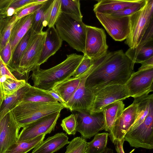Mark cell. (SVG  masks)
I'll list each match as a JSON object with an SVG mask.
<instances>
[{"label":"cell","instance_id":"obj_27","mask_svg":"<svg viewBox=\"0 0 153 153\" xmlns=\"http://www.w3.org/2000/svg\"><path fill=\"white\" fill-rule=\"evenodd\" d=\"M32 30L31 28L16 46L11 59L7 67L12 73L17 67L26 49L31 35Z\"/></svg>","mask_w":153,"mask_h":153},{"label":"cell","instance_id":"obj_39","mask_svg":"<svg viewBox=\"0 0 153 153\" xmlns=\"http://www.w3.org/2000/svg\"><path fill=\"white\" fill-rule=\"evenodd\" d=\"M45 2L43 3H35L22 9L15 14L16 20L17 21L22 17L34 13L42 7Z\"/></svg>","mask_w":153,"mask_h":153},{"label":"cell","instance_id":"obj_30","mask_svg":"<svg viewBox=\"0 0 153 153\" xmlns=\"http://www.w3.org/2000/svg\"><path fill=\"white\" fill-rule=\"evenodd\" d=\"M16 21L15 14L4 18L0 22V51L9 41L12 29Z\"/></svg>","mask_w":153,"mask_h":153},{"label":"cell","instance_id":"obj_15","mask_svg":"<svg viewBox=\"0 0 153 153\" xmlns=\"http://www.w3.org/2000/svg\"><path fill=\"white\" fill-rule=\"evenodd\" d=\"M137 110V105L133 101L131 104L124 108L114 122L108 136L114 144L117 141L124 138L135 120Z\"/></svg>","mask_w":153,"mask_h":153},{"label":"cell","instance_id":"obj_35","mask_svg":"<svg viewBox=\"0 0 153 153\" xmlns=\"http://www.w3.org/2000/svg\"><path fill=\"white\" fill-rule=\"evenodd\" d=\"M61 126L67 134L75 135L76 132V119L75 114H71L63 119Z\"/></svg>","mask_w":153,"mask_h":153},{"label":"cell","instance_id":"obj_32","mask_svg":"<svg viewBox=\"0 0 153 153\" xmlns=\"http://www.w3.org/2000/svg\"><path fill=\"white\" fill-rule=\"evenodd\" d=\"M61 13L76 16L82 19L79 0H61Z\"/></svg>","mask_w":153,"mask_h":153},{"label":"cell","instance_id":"obj_20","mask_svg":"<svg viewBox=\"0 0 153 153\" xmlns=\"http://www.w3.org/2000/svg\"><path fill=\"white\" fill-rule=\"evenodd\" d=\"M143 0H99L94 6L93 11L95 13L110 14L128 7L140 3Z\"/></svg>","mask_w":153,"mask_h":153},{"label":"cell","instance_id":"obj_26","mask_svg":"<svg viewBox=\"0 0 153 153\" xmlns=\"http://www.w3.org/2000/svg\"><path fill=\"white\" fill-rule=\"evenodd\" d=\"M134 98V102L137 106L136 119L128 130L136 128L143 122L148 114L149 103L153 98V95L146 94Z\"/></svg>","mask_w":153,"mask_h":153},{"label":"cell","instance_id":"obj_10","mask_svg":"<svg viewBox=\"0 0 153 153\" xmlns=\"http://www.w3.org/2000/svg\"><path fill=\"white\" fill-rule=\"evenodd\" d=\"M95 14L107 33L114 40L122 41L127 38L130 32L129 16L119 17L98 13Z\"/></svg>","mask_w":153,"mask_h":153},{"label":"cell","instance_id":"obj_21","mask_svg":"<svg viewBox=\"0 0 153 153\" xmlns=\"http://www.w3.org/2000/svg\"><path fill=\"white\" fill-rule=\"evenodd\" d=\"M53 1L47 0L34 13L31 28L35 33L42 32L44 27L48 26Z\"/></svg>","mask_w":153,"mask_h":153},{"label":"cell","instance_id":"obj_29","mask_svg":"<svg viewBox=\"0 0 153 153\" xmlns=\"http://www.w3.org/2000/svg\"><path fill=\"white\" fill-rule=\"evenodd\" d=\"M23 101L39 102H58L46 91L31 85L25 94Z\"/></svg>","mask_w":153,"mask_h":153},{"label":"cell","instance_id":"obj_49","mask_svg":"<svg viewBox=\"0 0 153 153\" xmlns=\"http://www.w3.org/2000/svg\"><path fill=\"white\" fill-rule=\"evenodd\" d=\"M101 153H114V152L111 149L106 147L104 151Z\"/></svg>","mask_w":153,"mask_h":153},{"label":"cell","instance_id":"obj_37","mask_svg":"<svg viewBox=\"0 0 153 153\" xmlns=\"http://www.w3.org/2000/svg\"><path fill=\"white\" fill-rule=\"evenodd\" d=\"M145 1V0H143V1L140 3L120 10L114 12L110 14L119 17L130 16L140 10L144 5Z\"/></svg>","mask_w":153,"mask_h":153},{"label":"cell","instance_id":"obj_47","mask_svg":"<svg viewBox=\"0 0 153 153\" xmlns=\"http://www.w3.org/2000/svg\"><path fill=\"white\" fill-rule=\"evenodd\" d=\"M4 99L3 92L2 84L0 82V108Z\"/></svg>","mask_w":153,"mask_h":153},{"label":"cell","instance_id":"obj_9","mask_svg":"<svg viewBox=\"0 0 153 153\" xmlns=\"http://www.w3.org/2000/svg\"><path fill=\"white\" fill-rule=\"evenodd\" d=\"M60 112L47 115L24 126L19 133L17 142L29 140L50 133L55 128Z\"/></svg>","mask_w":153,"mask_h":153},{"label":"cell","instance_id":"obj_34","mask_svg":"<svg viewBox=\"0 0 153 153\" xmlns=\"http://www.w3.org/2000/svg\"><path fill=\"white\" fill-rule=\"evenodd\" d=\"M65 153H87V142L81 137H76L69 142Z\"/></svg>","mask_w":153,"mask_h":153},{"label":"cell","instance_id":"obj_25","mask_svg":"<svg viewBox=\"0 0 153 153\" xmlns=\"http://www.w3.org/2000/svg\"><path fill=\"white\" fill-rule=\"evenodd\" d=\"M153 40L135 48H129L125 53L134 63H141L153 56Z\"/></svg>","mask_w":153,"mask_h":153},{"label":"cell","instance_id":"obj_8","mask_svg":"<svg viewBox=\"0 0 153 153\" xmlns=\"http://www.w3.org/2000/svg\"><path fill=\"white\" fill-rule=\"evenodd\" d=\"M77 112L75 114L76 131L80 133L82 138L90 139L104 129L105 120L102 110L93 113L88 111Z\"/></svg>","mask_w":153,"mask_h":153},{"label":"cell","instance_id":"obj_12","mask_svg":"<svg viewBox=\"0 0 153 153\" xmlns=\"http://www.w3.org/2000/svg\"><path fill=\"white\" fill-rule=\"evenodd\" d=\"M124 85H113L106 86L94 94L91 112L100 111L107 105L118 100H123L129 97Z\"/></svg>","mask_w":153,"mask_h":153},{"label":"cell","instance_id":"obj_28","mask_svg":"<svg viewBox=\"0 0 153 153\" xmlns=\"http://www.w3.org/2000/svg\"><path fill=\"white\" fill-rule=\"evenodd\" d=\"M45 135H41L29 140L17 142L11 146L4 153H27L42 142Z\"/></svg>","mask_w":153,"mask_h":153},{"label":"cell","instance_id":"obj_40","mask_svg":"<svg viewBox=\"0 0 153 153\" xmlns=\"http://www.w3.org/2000/svg\"><path fill=\"white\" fill-rule=\"evenodd\" d=\"M36 2H38L37 0H12L9 8L13 9L15 14L24 8Z\"/></svg>","mask_w":153,"mask_h":153},{"label":"cell","instance_id":"obj_41","mask_svg":"<svg viewBox=\"0 0 153 153\" xmlns=\"http://www.w3.org/2000/svg\"><path fill=\"white\" fill-rule=\"evenodd\" d=\"M0 56L7 66H8L12 56L11 46L9 40L0 51Z\"/></svg>","mask_w":153,"mask_h":153},{"label":"cell","instance_id":"obj_24","mask_svg":"<svg viewBox=\"0 0 153 153\" xmlns=\"http://www.w3.org/2000/svg\"><path fill=\"white\" fill-rule=\"evenodd\" d=\"M125 105L122 100L113 102L103 108L105 120L104 129L109 132L114 123L124 109Z\"/></svg>","mask_w":153,"mask_h":153},{"label":"cell","instance_id":"obj_11","mask_svg":"<svg viewBox=\"0 0 153 153\" xmlns=\"http://www.w3.org/2000/svg\"><path fill=\"white\" fill-rule=\"evenodd\" d=\"M104 30L87 25L85 51L84 55L92 59H96L108 51V46Z\"/></svg>","mask_w":153,"mask_h":153},{"label":"cell","instance_id":"obj_7","mask_svg":"<svg viewBox=\"0 0 153 153\" xmlns=\"http://www.w3.org/2000/svg\"><path fill=\"white\" fill-rule=\"evenodd\" d=\"M153 98L149 102V111L143 122L136 128L128 130L124 140L136 148H153Z\"/></svg>","mask_w":153,"mask_h":153},{"label":"cell","instance_id":"obj_22","mask_svg":"<svg viewBox=\"0 0 153 153\" xmlns=\"http://www.w3.org/2000/svg\"><path fill=\"white\" fill-rule=\"evenodd\" d=\"M31 85L28 82L13 94L5 98L0 108V121L8 112L23 101L25 94Z\"/></svg>","mask_w":153,"mask_h":153},{"label":"cell","instance_id":"obj_44","mask_svg":"<svg viewBox=\"0 0 153 153\" xmlns=\"http://www.w3.org/2000/svg\"><path fill=\"white\" fill-rule=\"evenodd\" d=\"M12 0H0V12L7 13L8 9Z\"/></svg>","mask_w":153,"mask_h":153},{"label":"cell","instance_id":"obj_16","mask_svg":"<svg viewBox=\"0 0 153 153\" xmlns=\"http://www.w3.org/2000/svg\"><path fill=\"white\" fill-rule=\"evenodd\" d=\"M21 128L16 121L11 111L0 121V153H4L17 142Z\"/></svg>","mask_w":153,"mask_h":153},{"label":"cell","instance_id":"obj_33","mask_svg":"<svg viewBox=\"0 0 153 153\" xmlns=\"http://www.w3.org/2000/svg\"><path fill=\"white\" fill-rule=\"evenodd\" d=\"M27 82L24 79H7L2 83L4 99L24 86Z\"/></svg>","mask_w":153,"mask_h":153},{"label":"cell","instance_id":"obj_48","mask_svg":"<svg viewBox=\"0 0 153 153\" xmlns=\"http://www.w3.org/2000/svg\"><path fill=\"white\" fill-rule=\"evenodd\" d=\"M7 17V13L0 12V22L4 19Z\"/></svg>","mask_w":153,"mask_h":153},{"label":"cell","instance_id":"obj_1","mask_svg":"<svg viewBox=\"0 0 153 153\" xmlns=\"http://www.w3.org/2000/svg\"><path fill=\"white\" fill-rule=\"evenodd\" d=\"M134 63L122 50L108 51L92 59L93 70L86 79L85 87L94 95L108 86L124 85L134 72Z\"/></svg>","mask_w":153,"mask_h":153},{"label":"cell","instance_id":"obj_43","mask_svg":"<svg viewBox=\"0 0 153 153\" xmlns=\"http://www.w3.org/2000/svg\"><path fill=\"white\" fill-rule=\"evenodd\" d=\"M141 65L138 71L147 70L153 68V56L141 63Z\"/></svg>","mask_w":153,"mask_h":153},{"label":"cell","instance_id":"obj_4","mask_svg":"<svg viewBox=\"0 0 153 153\" xmlns=\"http://www.w3.org/2000/svg\"><path fill=\"white\" fill-rule=\"evenodd\" d=\"M65 108L59 102H39L22 101L11 111L21 128L47 115L61 111Z\"/></svg>","mask_w":153,"mask_h":153},{"label":"cell","instance_id":"obj_36","mask_svg":"<svg viewBox=\"0 0 153 153\" xmlns=\"http://www.w3.org/2000/svg\"><path fill=\"white\" fill-rule=\"evenodd\" d=\"M61 13V0H54L48 25V27H55L56 22Z\"/></svg>","mask_w":153,"mask_h":153},{"label":"cell","instance_id":"obj_42","mask_svg":"<svg viewBox=\"0 0 153 153\" xmlns=\"http://www.w3.org/2000/svg\"><path fill=\"white\" fill-rule=\"evenodd\" d=\"M5 77L7 79H17L10 72L0 56V77Z\"/></svg>","mask_w":153,"mask_h":153},{"label":"cell","instance_id":"obj_17","mask_svg":"<svg viewBox=\"0 0 153 153\" xmlns=\"http://www.w3.org/2000/svg\"><path fill=\"white\" fill-rule=\"evenodd\" d=\"M46 32V35L45 43L37 67H39L46 62L60 48L62 44L63 41L55 27H48Z\"/></svg>","mask_w":153,"mask_h":153},{"label":"cell","instance_id":"obj_14","mask_svg":"<svg viewBox=\"0 0 153 153\" xmlns=\"http://www.w3.org/2000/svg\"><path fill=\"white\" fill-rule=\"evenodd\" d=\"M153 68L133 72L125 85L129 96L135 98L152 91Z\"/></svg>","mask_w":153,"mask_h":153},{"label":"cell","instance_id":"obj_18","mask_svg":"<svg viewBox=\"0 0 153 153\" xmlns=\"http://www.w3.org/2000/svg\"><path fill=\"white\" fill-rule=\"evenodd\" d=\"M34 13L20 18L14 24L9 39L12 56L17 44L31 27Z\"/></svg>","mask_w":153,"mask_h":153},{"label":"cell","instance_id":"obj_3","mask_svg":"<svg viewBox=\"0 0 153 153\" xmlns=\"http://www.w3.org/2000/svg\"><path fill=\"white\" fill-rule=\"evenodd\" d=\"M55 26L58 34L77 51L85 53L86 26L82 20L74 16L61 13Z\"/></svg>","mask_w":153,"mask_h":153},{"label":"cell","instance_id":"obj_19","mask_svg":"<svg viewBox=\"0 0 153 153\" xmlns=\"http://www.w3.org/2000/svg\"><path fill=\"white\" fill-rule=\"evenodd\" d=\"M68 139L65 134L56 133L43 141L34 149L31 153H53L68 144Z\"/></svg>","mask_w":153,"mask_h":153},{"label":"cell","instance_id":"obj_45","mask_svg":"<svg viewBox=\"0 0 153 153\" xmlns=\"http://www.w3.org/2000/svg\"><path fill=\"white\" fill-rule=\"evenodd\" d=\"M45 91L50 94L57 102H59V103L64 105L65 106L66 103L60 97L59 95L53 90L51 89L48 91Z\"/></svg>","mask_w":153,"mask_h":153},{"label":"cell","instance_id":"obj_13","mask_svg":"<svg viewBox=\"0 0 153 153\" xmlns=\"http://www.w3.org/2000/svg\"><path fill=\"white\" fill-rule=\"evenodd\" d=\"M91 73L88 69L80 76L79 84L74 94L65 105L71 111H91L94 95L85 86L86 79Z\"/></svg>","mask_w":153,"mask_h":153},{"label":"cell","instance_id":"obj_23","mask_svg":"<svg viewBox=\"0 0 153 153\" xmlns=\"http://www.w3.org/2000/svg\"><path fill=\"white\" fill-rule=\"evenodd\" d=\"M80 76L77 77H72L66 79L57 84L52 89L66 103L77 88L80 81Z\"/></svg>","mask_w":153,"mask_h":153},{"label":"cell","instance_id":"obj_31","mask_svg":"<svg viewBox=\"0 0 153 153\" xmlns=\"http://www.w3.org/2000/svg\"><path fill=\"white\" fill-rule=\"evenodd\" d=\"M109 133L107 132L98 133L93 139L87 142V153H101L106 148Z\"/></svg>","mask_w":153,"mask_h":153},{"label":"cell","instance_id":"obj_6","mask_svg":"<svg viewBox=\"0 0 153 153\" xmlns=\"http://www.w3.org/2000/svg\"><path fill=\"white\" fill-rule=\"evenodd\" d=\"M129 18L130 32L125 43L129 48H135L153 24V0H145L141 9Z\"/></svg>","mask_w":153,"mask_h":153},{"label":"cell","instance_id":"obj_46","mask_svg":"<svg viewBox=\"0 0 153 153\" xmlns=\"http://www.w3.org/2000/svg\"><path fill=\"white\" fill-rule=\"evenodd\" d=\"M124 138L121 140L117 141L114 144L117 153H125L123 146L124 142Z\"/></svg>","mask_w":153,"mask_h":153},{"label":"cell","instance_id":"obj_38","mask_svg":"<svg viewBox=\"0 0 153 153\" xmlns=\"http://www.w3.org/2000/svg\"><path fill=\"white\" fill-rule=\"evenodd\" d=\"M83 58L72 76L77 77L87 71L91 67L92 63V59L84 55Z\"/></svg>","mask_w":153,"mask_h":153},{"label":"cell","instance_id":"obj_5","mask_svg":"<svg viewBox=\"0 0 153 153\" xmlns=\"http://www.w3.org/2000/svg\"><path fill=\"white\" fill-rule=\"evenodd\" d=\"M46 35V31L36 33L32 30L26 49L16 69L12 73L16 78L23 79L25 77L27 82L30 72L37 67Z\"/></svg>","mask_w":153,"mask_h":153},{"label":"cell","instance_id":"obj_2","mask_svg":"<svg viewBox=\"0 0 153 153\" xmlns=\"http://www.w3.org/2000/svg\"><path fill=\"white\" fill-rule=\"evenodd\" d=\"M83 56V55L72 53L67 55L63 61L49 69L43 70L36 67L31 75L33 86L44 91L52 89L58 83L72 76Z\"/></svg>","mask_w":153,"mask_h":153}]
</instances>
